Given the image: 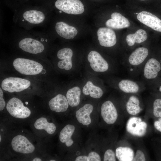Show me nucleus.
Masks as SVG:
<instances>
[{
	"mask_svg": "<svg viewBox=\"0 0 161 161\" xmlns=\"http://www.w3.org/2000/svg\"><path fill=\"white\" fill-rule=\"evenodd\" d=\"M8 65L17 75L44 83L49 81L50 69L47 59L16 56L10 59Z\"/></svg>",
	"mask_w": 161,
	"mask_h": 161,
	"instance_id": "obj_1",
	"label": "nucleus"
},
{
	"mask_svg": "<svg viewBox=\"0 0 161 161\" xmlns=\"http://www.w3.org/2000/svg\"><path fill=\"white\" fill-rule=\"evenodd\" d=\"M32 95H12L7 101L5 113L9 120L20 123L32 121L39 115L37 105L30 99Z\"/></svg>",
	"mask_w": 161,
	"mask_h": 161,
	"instance_id": "obj_2",
	"label": "nucleus"
},
{
	"mask_svg": "<svg viewBox=\"0 0 161 161\" xmlns=\"http://www.w3.org/2000/svg\"><path fill=\"white\" fill-rule=\"evenodd\" d=\"M42 83L44 82L21 76H8L2 79L0 87L5 93L12 95L42 96L44 90Z\"/></svg>",
	"mask_w": 161,
	"mask_h": 161,
	"instance_id": "obj_3",
	"label": "nucleus"
},
{
	"mask_svg": "<svg viewBox=\"0 0 161 161\" xmlns=\"http://www.w3.org/2000/svg\"><path fill=\"white\" fill-rule=\"evenodd\" d=\"M24 131H15L10 133L7 139L8 151L15 156H30L41 150V143Z\"/></svg>",
	"mask_w": 161,
	"mask_h": 161,
	"instance_id": "obj_4",
	"label": "nucleus"
},
{
	"mask_svg": "<svg viewBox=\"0 0 161 161\" xmlns=\"http://www.w3.org/2000/svg\"><path fill=\"white\" fill-rule=\"evenodd\" d=\"M47 39L36 36H22L16 42L17 49L24 55L30 57L47 59Z\"/></svg>",
	"mask_w": 161,
	"mask_h": 161,
	"instance_id": "obj_5",
	"label": "nucleus"
},
{
	"mask_svg": "<svg viewBox=\"0 0 161 161\" xmlns=\"http://www.w3.org/2000/svg\"><path fill=\"white\" fill-rule=\"evenodd\" d=\"M148 49L140 47L135 49L129 55L124 64L129 72L132 74L141 73L142 68L148 55Z\"/></svg>",
	"mask_w": 161,
	"mask_h": 161,
	"instance_id": "obj_6",
	"label": "nucleus"
},
{
	"mask_svg": "<svg viewBox=\"0 0 161 161\" xmlns=\"http://www.w3.org/2000/svg\"><path fill=\"white\" fill-rule=\"evenodd\" d=\"M32 121V129L39 137L53 134L56 131V125L49 121L47 116L39 115Z\"/></svg>",
	"mask_w": 161,
	"mask_h": 161,
	"instance_id": "obj_7",
	"label": "nucleus"
},
{
	"mask_svg": "<svg viewBox=\"0 0 161 161\" xmlns=\"http://www.w3.org/2000/svg\"><path fill=\"white\" fill-rule=\"evenodd\" d=\"M161 71V62L157 59L152 58L146 61L140 73L142 78L147 83L156 79Z\"/></svg>",
	"mask_w": 161,
	"mask_h": 161,
	"instance_id": "obj_8",
	"label": "nucleus"
},
{
	"mask_svg": "<svg viewBox=\"0 0 161 161\" xmlns=\"http://www.w3.org/2000/svg\"><path fill=\"white\" fill-rule=\"evenodd\" d=\"M55 5L58 9L67 14L79 15L84 11V5L79 0H57Z\"/></svg>",
	"mask_w": 161,
	"mask_h": 161,
	"instance_id": "obj_9",
	"label": "nucleus"
},
{
	"mask_svg": "<svg viewBox=\"0 0 161 161\" xmlns=\"http://www.w3.org/2000/svg\"><path fill=\"white\" fill-rule=\"evenodd\" d=\"M20 19L24 23L31 26L41 25L47 20V14L43 11L32 9L21 13Z\"/></svg>",
	"mask_w": 161,
	"mask_h": 161,
	"instance_id": "obj_10",
	"label": "nucleus"
},
{
	"mask_svg": "<svg viewBox=\"0 0 161 161\" xmlns=\"http://www.w3.org/2000/svg\"><path fill=\"white\" fill-rule=\"evenodd\" d=\"M117 86L119 90L126 94H138L145 88L144 83L127 79H120Z\"/></svg>",
	"mask_w": 161,
	"mask_h": 161,
	"instance_id": "obj_11",
	"label": "nucleus"
},
{
	"mask_svg": "<svg viewBox=\"0 0 161 161\" xmlns=\"http://www.w3.org/2000/svg\"><path fill=\"white\" fill-rule=\"evenodd\" d=\"M87 59L91 67L95 72H105L109 69L107 61L96 51H90L88 55Z\"/></svg>",
	"mask_w": 161,
	"mask_h": 161,
	"instance_id": "obj_12",
	"label": "nucleus"
},
{
	"mask_svg": "<svg viewBox=\"0 0 161 161\" xmlns=\"http://www.w3.org/2000/svg\"><path fill=\"white\" fill-rule=\"evenodd\" d=\"M124 94V106L127 113L132 116H135L140 113L143 110V105L137 94Z\"/></svg>",
	"mask_w": 161,
	"mask_h": 161,
	"instance_id": "obj_13",
	"label": "nucleus"
},
{
	"mask_svg": "<svg viewBox=\"0 0 161 161\" xmlns=\"http://www.w3.org/2000/svg\"><path fill=\"white\" fill-rule=\"evenodd\" d=\"M73 54L72 49L68 47H65L59 50L56 54L58 59L56 65L58 68L66 71L70 70L72 67Z\"/></svg>",
	"mask_w": 161,
	"mask_h": 161,
	"instance_id": "obj_14",
	"label": "nucleus"
},
{
	"mask_svg": "<svg viewBox=\"0 0 161 161\" xmlns=\"http://www.w3.org/2000/svg\"><path fill=\"white\" fill-rule=\"evenodd\" d=\"M100 44L105 47L114 46L117 43L116 35L114 31L110 28L100 27L97 32Z\"/></svg>",
	"mask_w": 161,
	"mask_h": 161,
	"instance_id": "obj_15",
	"label": "nucleus"
},
{
	"mask_svg": "<svg viewBox=\"0 0 161 161\" xmlns=\"http://www.w3.org/2000/svg\"><path fill=\"white\" fill-rule=\"evenodd\" d=\"M147 125L138 117H134L129 119L126 124V129L131 134L141 137L145 133Z\"/></svg>",
	"mask_w": 161,
	"mask_h": 161,
	"instance_id": "obj_16",
	"label": "nucleus"
},
{
	"mask_svg": "<svg viewBox=\"0 0 161 161\" xmlns=\"http://www.w3.org/2000/svg\"><path fill=\"white\" fill-rule=\"evenodd\" d=\"M101 114L104 121L108 124L114 123L118 117L117 109L113 103L109 100L104 102L102 104Z\"/></svg>",
	"mask_w": 161,
	"mask_h": 161,
	"instance_id": "obj_17",
	"label": "nucleus"
},
{
	"mask_svg": "<svg viewBox=\"0 0 161 161\" xmlns=\"http://www.w3.org/2000/svg\"><path fill=\"white\" fill-rule=\"evenodd\" d=\"M138 20L144 24L157 31L161 32V20L156 16L146 11L137 15Z\"/></svg>",
	"mask_w": 161,
	"mask_h": 161,
	"instance_id": "obj_18",
	"label": "nucleus"
},
{
	"mask_svg": "<svg viewBox=\"0 0 161 161\" xmlns=\"http://www.w3.org/2000/svg\"><path fill=\"white\" fill-rule=\"evenodd\" d=\"M47 105L51 111L57 113L66 112L69 105L66 96L61 94H58L50 99Z\"/></svg>",
	"mask_w": 161,
	"mask_h": 161,
	"instance_id": "obj_19",
	"label": "nucleus"
},
{
	"mask_svg": "<svg viewBox=\"0 0 161 161\" xmlns=\"http://www.w3.org/2000/svg\"><path fill=\"white\" fill-rule=\"evenodd\" d=\"M111 19L108 20L106 23V26L110 28L120 29L129 27V20L119 13L115 12L111 15Z\"/></svg>",
	"mask_w": 161,
	"mask_h": 161,
	"instance_id": "obj_20",
	"label": "nucleus"
},
{
	"mask_svg": "<svg viewBox=\"0 0 161 161\" xmlns=\"http://www.w3.org/2000/svg\"><path fill=\"white\" fill-rule=\"evenodd\" d=\"M55 28L59 35L66 39L73 38L78 33L75 28L63 21L56 23Z\"/></svg>",
	"mask_w": 161,
	"mask_h": 161,
	"instance_id": "obj_21",
	"label": "nucleus"
},
{
	"mask_svg": "<svg viewBox=\"0 0 161 161\" xmlns=\"http://www.w3.org/2000/svg\"><path fill=\"white\" fill-rule=\"evenodd\" d=\"M93 106L90 104H86L78 110L75 116L78 121L84 125L90 124L91 120L90 115L92 112Z\"/></svg>",
	"mask_w": 161,
	"mask_h": 161,
	"instance_id": "obj_22",
	"label": "nucleus"
},
{
	"mask_svg": "<svg viewBox=\"0 0 161 161\" xmlns=\"http://www.w3.org/2000/svg\"><path fill=\"white\" fill-rule=\"evenodd\" d=\"M75 130V127L73 125L67 124L65 126L60 133L59 139L61 142L65 143L67 147L72 145L73 141L71 137Z\"/></svg>",
	"mask_w": 161,
	"mask_h": 161,
	"instance_id": "obj_23",
	"label": "nucleus"
},
{
	"mask_svg": "<svg viewBox=\"0 0 161 161\" xmlns=\"http://www.w3.org/2000/svg\"><path fill=\"white\" fill-rule=\"evenodd\" d=\"M147 35L146 31L143 29L137 30L134 33L127 35L126 40L127 45L130 47L133 46L135 44H140L145 41L147 38Z\"/></svg>",
	"mask_w": 161,
	"mask_h": 161,
	"instance_id": "obj_24",
	"label": "nucleus"
},
{
	"mask_svg": "<svg viewBox=\"0 0 161 161\" xmlns=\"http://www.w3.org/2000/svg\"><path fill=\"white\" fill-rule=\"evenodd\" d=\"M116 157L119 161H133L135 154L133 149L127 146H119L115 150Z\"/></svg>",
	"mask_w": 161,
	"mask_h": 161,
	"instance_id": "obj_25",
	"label": "nucleus"
},
{
	"mask_svg": "<svg viewBox=\"0 0 161 161\" xmlns=\"http://www.w3.org/2000/svg\"><path fill=\"white\" fill-rule=\"evenodd\" d=\"M82 92L84 95H89L91 97L96 99L100 98L103 94L102 89L94 85L90 81L86 83L83 88Z\"/></svg>",
	"mask_w": 161,
	"mask_h": 161,
	"instance_id": "obj_26",
	"label": "nucleus"
},
{
	"mask_svg": "<svg viewBox=\"0 0 161 161\" xmlns=\"http://www.w3.org/2000/svg\"><path fill=\"white\" fill-rule=\"evenodd\" d=\"M81 90L80 88L75 86L72 87L67 91L66 97L69 105L71 107L78 105L80 102Z\"/></svg>",
	"mask_w": 161,
	"mask_h": 161,
	"instance_id": "obj_27",
	"label": "nucleus"
},
{
	"mask_svg": "<svg viewBox=\"0 0 161 161\" xmlns=\"http://www.w3.org/2000/svg\"><path fill=\"white\" fill-rule=\"evenodd\" d=\"M153 113L157 117H161V98L155 99L152 103Z\"/></svg>",
	"mask_w": 161,
	"mask_h": 161,
	"instance_id": "obj_28",
	"label": "nucleus"
},
{
	"mask_svg": "<svg viewBox=\"0 0 161 161\" xmlns=\"http://www.w3.org/2000/svg\"><path fill=\"white\" fill-rule=\"evenodd\" d=\"M103 160L104 161H116L115 153L112 149L106 150L104 154Z\"/></svg>",
	"mask_w": 161,
	"mask_h": 161,
	"instance_id": "obj_29",
	"label": "nucleus"
},
{
	"mask_svg": "<svg viewBox=\"0 0 161 161\" xmlns=\"http://www.w3.org/2000/svg\"><path fill=\"white\" fill-rule=\"evenodd\" d=\"M4 92L0 87V111L1 113H4L6 109L7 101L4 97Z\"/></svg>",
	"mask_w": 161,
	"mask_h": 161,
	"instance_id": "obj_30",
	"label": "nucleus"
},
{
	"mask_svg": "<svg viewBox=\"0 0 161 161\" xmlns=\"http://www.w3.org/2000/svg\"><path fill=\"white\" fill-rule=\"evenodd\" d=\"M146 160L145 155L144 152L141 150H137L134 155L133 161H145Z\"/></svg>",
	"mask_w": 161,
	"mask_h": 161,
	"instance_id": "obj_31",
	"label": "nucleus"
},
{
	"mask_svg": "<svg viewBox=\"0 0 161 161\" xmlns=\"http://www.w3.org/2000/svg\"><path fill=\"white\" fill-rule=\"evenodd\" d=\"M88 157L89 161H100L101 159L99 154L97 153L92 151L89 153Z\"/></svg>",
	"mask_w": 161,
	"mask_h": 161,
	"instance_id": "obj_32",
	"label": "nucleus"
},
{
	"mask_svg": "<svg viewBox=\"0 0 161 161\" xmlns=\"http://www.w3.org/2000/svg\"><path fill=\"white\" fill-rule=\"evenodd\" d=\"M154 126L155 128L158 131L161 132V117L154 122Z\"/></svg>",
	"mask_w": 161,
	"mask_h": 161,
	"instance_id": "obj_33",
	"label": "nucleus"
},
{
	"mask_svg": "<svg viewBox=\"0 0 161 161\" xmlns=\"http://www.w3.org/2000/svg\"><path fill=\"white\" fill-rule=\"evenodd\" d=\"M75 161H89L88 156L85 155L80 156L76 157Z\"/></svg>",
	"mask_w": 161,
	"mask_h": 161,
	"instance_id": "obj_34",
	"label": "nucleus"
},
{
	"mask_svg": "<svg viewBox=\"0 0 161 161\" xmlns=\"http://www.w3.org/2000/svg\"><path fill=\"white\" fill-rule=\"evenodd\" d=\"M42 160V157H35L31 159V160L32 161H41Z\"/></svg>",
	"mask_w": 161,
	"mask_h": 161,
	"instance_id": "obj_35",
	"label": "nucleus"
},
{
	"mask_svg": "<svg viewBox=\"0 0 161 161\" xmlns=\"http://www.w3.org/2000/svg\"><path fill=\"white\" fill-rule=\"evenodd\" d=\"M160 83V84H159L158 86V87H157L156 88L158 90L159 92H161V80Z\"/></svg>",
	"mask_w": 161,
	"mask_h": 161,
	"instance_id": "obj_36",
	"label": "nucleus"
},
{
	"mask_svg": "<svg viewBox=\"0 0 161 161\" xmlns=\"http://www.w3.org/2000/svg\"><path fill=\"white\" fill-rule=\"evenodd\" d=\"M140 0V1H145V0Z\"/></svg>",
	"mask_w": 161,
	"mask_h": 161,
	"instance_id": "obj_37",
	"label": "nucleus"
},
{
	"mask_svg": "<svg viewBox=\"0 0 161 161\" xmlns=\"http://www.w3.org/2000/svg\"><path fill=\"white\" fill-rule=\"evenodd\" d=\"M136 14H138V13H136Z\"/></svg>",
	"mask_w": 161,
	"mask_h": 161,
	"instance_id": "obj_38",
	"label": "nucleus"
}]
</instances>
